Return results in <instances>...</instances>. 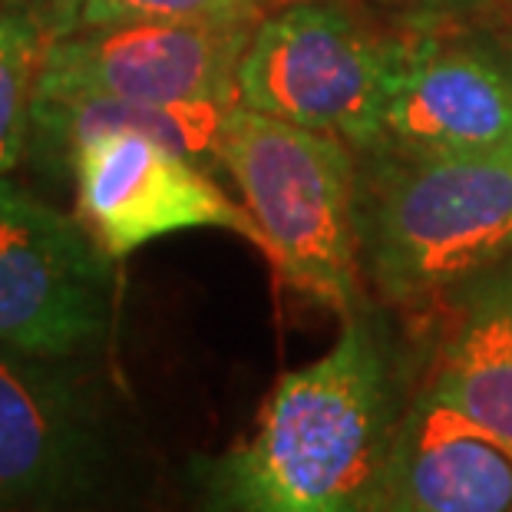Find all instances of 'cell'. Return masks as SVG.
Listing matches in <instances>:
<instances>
[{"label": "cell", "instance_id": "obj_1", "mask_svg": "<svg viewBox=\"0 0 512 512\" xmlns=\"http://www.w3.org/2000/svg\"><path fill=\"white\" fill-rule=\"evenodd\" d=\"M400 417L387 344L347 314L328 354L278 380L255 430L202 463L209 512H374Z\"/></svg>", "mask_w": 512, "mask_h": 512}, {"label": "cell", "instance_id": "obj_2", "mask_svg": "<svg viewBox=\"0 0 512 512\" xmlns=\"http://www.w3.org/2000/svg\"><path fill=\"white\" fill-rule=\"evenodd\" d=\"M219 159L255 225V245L285 285L337 311H357L361 225L344 139L235 106Z\"/></svg>", "mask_w": 512, "mask_h": 512}, {"label": "cell", "instance_id": "obj_3", "mask_svg": "<svg viewBox=\"0 0 512 512\" xmlns=\"http://www.w3.org/2000/svg\"><path fill=\"white\" fill-rule=\"evenodd\" d=\"M361 258L397 304L460 291L512 258V152L483 159L397 156L364 209Z\"/></svg>", "mask_w": 512, "mask_h": 512}, {"label": "cell", "instance_id": "obj_4", "mask_svg": "<svg viewBox=\"0 0 512 512\" xmlns=\"http://www.w3.org/2000/svg\"><path fill=\"white\" fill-rule=\"evenodd\" d=\"M407 50L334 0H298L255 27L238 67V103L374 149Z\"/></svg>", "mask_w": 512, "mask_h": 512}, {"label": "cell", "instance_id": "obj_5", "mask_svg": "<svg viewBox=\"0 0 512 512\" xmlns=\"http://www.w3.org/2000/svg\"><path fill=\"white\" fill-rule=\"evenodd\" d=\"M110 255L86 225L0 176V341L76 361L110 324Z\"/></svg>", "mask_w": 512, "mask_h": 512}, {"label": "cell", "instance_id": "obj_6", "mask_svg": "<svg viewBox=\"0 0 512 512\" xmlns=\"http://www.w3.org/2000/svg\"><path fill=\"white\" fill-rule=\"evenodd\" d=\"M258 24L119 20L50 37L37 96H113L129 103H238V67Z\"/></svg>", "mask_w": 512, "mask_h": 512}, {"label": "cell", "instance_id": "obj_7", "mask_svg": "<svg viewBox=\"0 0 512 512\" xmlns=\"http://www.w3.org/2000/svg\"><path fill=\"white\" fill-rule=\"evenodd\" d=\"M110 460L83 370L0 341V512H76L103 489Z\"/></svg>", "mask_w": 512, "mask_h": 512}, {"label": "cell", "instance_id": "obj_8", "mask_svg": "<svg viewBox=\"0 0 512 512\" xmlns=\"http://www.w3.org/2000/svg\"><path fill=\"white\" fill-rule=\"evenodd\" d=\"M76 219L110 258L182 228H235L255 242L252 215L179 149L143 133H96L70 152Z\"/></svg>", "mask_w": 512, "mask_h": 512}, {"label": "cell", "instance_id": "obj_9", "mask_svg": "<svg viewBox=\"0 0 512 512\" xmlns=\"http://www.w3.org/2000/svg\"><path fill=\"white\" fill-rule=\"evenodd\" d=\"M380 143L417 159L509 156L512 70L460 43H410Z\"/></svg>", "mask_w": 512, "mask_h": 512}, {"label": "cell", "instance_id": "obj_10", "mask_svg": "<svg viewBox=\"0 0 512 512\" xmlns=\"http://www.w3.org/2000/svg\"><path fill=\"white\" fill-rule=\"evenodd\" d=\"M374 512H512V450L427 384L400 417Z\"/></svg>", "mask_w": 512, "mask_h": 512}, {"label": "cell", "instance_id": "obj_11", "mask_svg": "<svg viewBox=\"0 0 512 512\" xmlns=\"http://www.w3.org/2000/svg\"><path fill=\"white\" fill-rule=\"evenodd\" d=\"M430 384L512 450V258L460 288Z\"/></svg>", "mask_w": 512, "mask_h": 512}, {"label": "cell", "instance_id": "obj_12", "mask_svg": "<svg viewBox=\"0 0 512 512\" xmlns=\"http://www.w3.org/2000/svg\"><path fill=\"white\" fill-rule=\"evenodd\" d=\"M235 106L238 103L152 106L113 100V96H37L27 146H34L37 156L53 162H70L73 146L83 143L86 136L129 129V133H143L179 149L199 166H222V129Z\"/></svg>", "mask_w": 512, "mask_h": 512}, {"label": "cell", "instance_id": "obj_13", "mask_svg": "<svg viewBox=\"0 0 512 512\" xmlns=\"http://www.w3.org/2000/svg\"><path fill=\"white\" fill-rule=\"evenodd\" d=\"M47 43V27L34 7L24 0L0 7V176L27 152Z\"/></svg>", "mask_w": 512, "mask_h": 512}, {"label": "cell", "instance_id": "obj_14", "mask_svg": "<svg viewBox=\"0 0 512 512\" xmlns=\"http://www.w3.org/2000/svg\"><path fill=\"white\" fill-rule=\"evenodd\" d=\"M252 0H80V17L70 27L119 24V20H242L258 24Z\"/></svg>", "mask_w": 512, "mask_h": 512}, {"label": "cell", "instance_id": "obj_15", "mask_svg": "<svg viewBox=\"0 0 512 512\" xmlns=\"http://www.w3.org/2000/svg\"><path fill=\"white\" fill-rule=\"evenodd\" d=\"M370 4L407 20H430V17L466 14V10L486 7L489 0H370Z\"/></svg>", "mask_w": 512, "mask_h": 512}, {"label": "cell", "instance_id": "obj_16", "mask_svg": "<svg viewBox=\"0 0 512 512\" xmlns=\"http://www.w3.org/2000/svg\"><path fill=\"white\" fill-rule=\"evenodd\" d=\"M252 4L258 7V10H265V7H275V4H298V0H252Z\"/></svg>", "mask_w": 512, "mask_h": 512}]
</instances>
